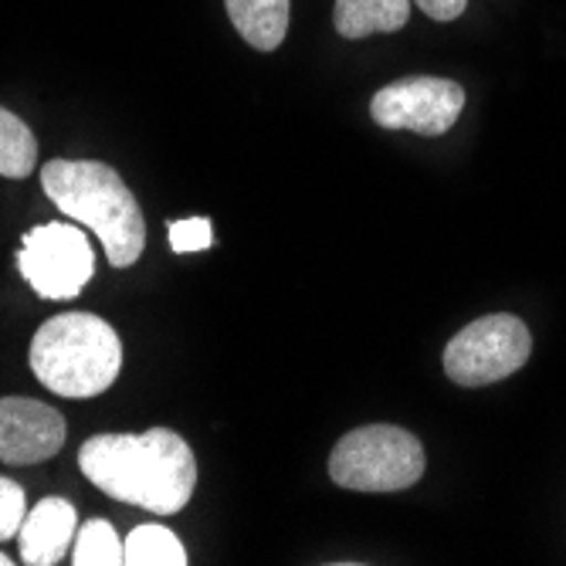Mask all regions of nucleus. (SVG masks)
Masks as SVG:
<instances>
[{"label":"nucleus","mask_w":566,"mask_h":566,"mask_svg":"<svg viewBox=\"0 0 566 566\" xmlns=\"http://www.w3.org/2000/svg\"><path fill=\"white\" fill-rule=\"evenodd\" d=\"M82 475L119 502L174 516L197 485V461L190 444L167 428L146 434H95L78 451Z\"/></svg>","instance_id":"1"},{"label":"nucleus","mask_w":566,"mask_h":566,"mask_svg":"<svg viewBox=\"0 0 566 566\" xmlns=\"http://www.w3.org/2000/svg\"><path fill=\"white\" fill-rule=\"evenodd\" d=\"M41 187L59 211L98 234L106 259L129 269L146 248V221L126 180L98 160H51L41 170Z\"/></svg>","instance_id":"2"},{"label":"nucleus","mask_w":566,"mask_h":566,"mask_svg":"<svg viewBox=\"0 0 566 566\" xmlns=\"http://www.w3.org/2000/svg\"><path fill=\"white\" fill-rule=\"evenodd\" d=\"M31 370L59 397H95L109 390L123 370V343L116 329L92 313L51 316L31 343Z\"/></svg>","instance_id":"3"},{"label":"nucleus","mask_w":566,"mask_h":566,"mask_svg":"<svg viewBox=\"0 0 566 566\" xmlns=\"http://www.w3.org/2000/svg\"><path fill=\"white\" fill-rule=\"evenodd\" d=\"M424 444L394 424H367L339 438L329 479L353 492H403L424 475Z\"/></svg>","instance_id":"4"},{"label":"nucleus","mask_w":566,"mask_h":566,"mask_svg":"<svg viewBox=\"0 0 566 566\" xmlns=\"http://www.w3.org/2000/svg\"><path fill=\"white\" fill-rule=\"evenodd\" d=\"M533 333L520 316L492 313L469 323L444 346V374L458 387H489L526 367Z\"/></svg>","instance_id":"5"},{"label":"nucleus","mask_w":566,"mask_h":566,"mask_svg":"<svg viewBox=\"0 0 566 566\" xmlns=\"http://www.w3.org/2000/svg\"><path fill=\"white\" fill-rule=\"evenodd\" d=\"M18 269L31 282V289L41 298H75L92 272H95V254L88 238L75 224H38L24 234Z\"/></svg>","instance_id":"6"},{"label":"nucleus","mask_w":566,"mask_h":566,"mask_svg":"<svg viewBox=\"0 0 566 566\" xmlns=\"http://www.w3.org/2000/svg\"><path fill=\"white\" fill-rule=\"evenodd\" d=\"M461 109H465V88L451 78L415 75L384 85L370 98V116L384 129H410L421 136H444Z\"/></svg>","instance_id":"7"},{"label":"nucleus","mask_w":566,"mask_h":566,"mask_svg":"<svg viewBox=\"0 0 566 566\" xmlns=\"http://www.w3.org/2000/svg\"><path fill=\"white\" fill-rule=\"evenodd\" d=\"M65 444V418L28 397H0V458L8 465H38Z\"/></svg>","instance_id":"8"},{"label":"nucleus","mask_w":566,"mask_h":566,"mask_svg":"<svg viewBox=\"0 0 566 566\" xmlns=\"http://www.w3.org/2000/svg\"><path fill=\"white\" fill-rule=\"evenodd\" d=\"M75 526H78V516L69 499H59V495L41 499L21 523V536H18L21 559L28 566H55L69 553Z\"/></svg>","instance_id":"9"},{"label":"nucleus","mask_w":566,"mask_h":566,"mask_svg":"<svg viewBox=\"0 0 566 566\" xmlns=\"http://www.w3.org/2000/svg\"><path fill=\"white\" fill-rule=\"evenodd\" d=\"M410 21V0H336L333 24L343 38H370L400 31Z\"/></svg>","instance_id":"10"},{"label":"nucleus","mask_w":566,"mask_h":566,"mask_svg":"<svg viewBox=\"0 0 566 566\" xmlns=\"http://www.w3.org/2000/svg\"><path fill=\"white\" fill-rule=\"evenodd\" d=\"M234 31L259 51H275L289 31V0H224Z\"/></svg>","instance_id":"11"},{"label":"nucleus","mask_w":566,"mask_h":566,"mask_svg":"<svg viewBox=\"0 0 566 566\" xmlns=\"http://www.w3.org/2000/svg\"><path fill=\"white\" fill-rule=\"evenodd\" d=\"M38 160V139L11 109L0 106V177L24 180Z\"/></svg>","instance_id":"12"},{"label":"nucleus","mask_w":566,"mask_h":566,"mask_svg":"<svg viewBox=\"0 0 566 566\" xmlns=\"http://www.w3.org/2000/svg\"><path fill=\"white\" fill-rule=\"evenodd\" d=\"M126 566H187V549L167 526H136L126 539Z\"/></svg>","instance_id":"13"},{"label":"nucleus","mask_w":566,"mask_h":566,"mask_svg":"<svg viewBox=\"0 0 566 566\" xmlns=\"http://www.w3.org/2000/svg\"><path fill=\"white\" fill-rule=\"evenodd\" d=\"M72 563L75 566H119V563H126V543L116 536L113 523L88 520L78 530V543H75Z\"/></svg>","instance_id":"14"},{"label":"nucleus","mask_w":566,"mask_h":566,"mask_svg":"<svg viewBox=\"0 0 566 566\" xmlns=\"http://www.w3.org/2000/svg\"><path fill=\"white\" fill-rule=\"evenodd\" d=\"M170 248L177 254H193V251H208L214 244V228L208 218H187V221H170L167 224Z\"/></svg>","instance_id":"15"},{"label":"nucleus","mask_w":566,"mask_h":566,"mask_svg":"<svg viewBox=\"0 0 566 566\" xmlns=\"http://www.w3.org/2000/svg\"><path fill=\"white\" fill-rule=\"evenodd\" d=\"M24 505V489L14 479L0 475V539H11L14 533H21V523L28 516Z\"/></svg>","instance_id":"16"},{"label":"nucleus","mask_w":566,"mask_h":566,"mask_svg":"<svg viewBox=\"0 0 566 566\" xmlns=\"http://www.w3.org/2000/svg\"><path fill=\"white\" fill-rule=\"evenodd\" d=\"M415 4L434 21H454V18L465 14L469 0H415Z\"/></svg>","instance_id":"17"},{"label":"nucleus","mask_w":566,"mask_h":566,"mask_svg":"<svg viewBox=\"0 0 566 566\" xmlns=\"http://www.w3.org/2000/svg\"><path fill=\"white\" fill-rule=\"evenodd\" d=\"M11 563H14V559H8L4 553H0V566H11Z\"/></svg>","instance_id":"18"}]
</instances>
